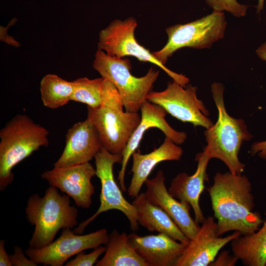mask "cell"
Instances as JSON below:
<instances>
[{
	"instance_id": "obj_26",
	"label": "cell",
	"mask_w": 266,
	"mask_h": 266,
	"mask_svg": "<svg viewBox=\"0 0 266 266\" xmlns=\"http://www.w3.org/2000/svg\"><path fill=\"white\" fill-rule=\"evenodd\" d=\"M106 247L100 246L90 253L85 254L82 251L76 257L67 262L66 266H92L97 261L99 257L105 252Z\"/></svg>"
},
{
	"instance_id": "obj_28",
	"label": "cell",
	"mask_w": 266,
	"mask_h": 266,
	"mask_svg": "<svg viewBox=\"0 0 266 266\" xmlns=\"http://www.w3.org/2000/svg\"><path fill=\"white\" fill-rule=\"evenodd\" d=\"M238 258L233 254L231 255L229 251H223L221 252L218 257L215 259L209 266H233Z\"/></svg>"
},
{
	"instance_id": "obj_3",
	"label": "cell",
	"mask_w": 266,
	"mask_h": 266,
	"mask_svg": "<svg viewBox=\"0 0 266 266\" xmlns=\"http://www.w3.org/2000/svg\"><path fill=\"white\" fill-rule=\"evenodd\" d=\"M124 104L115 85L104 78L100 105L87 106V118L95 126L102 146L114 154H122L140 123L137 112L123 111Z\"/></svg>"
},
{
	"instance_id": "obj_5",
	"label": "cell",
	"mask_w": 266,
	"mask_h": 266,
	"mask_svg": "<svg viewBox=\"0 0 266 266\" xmlns=\"http://www.w3.org/2000/svg\"><path fill=\"white\" fill-rule=\"evenodd\" d=\"M48 131L29 116L17 115L0 131V190L13 181V167L40 147L49 144Z\"/></svg>"
},
{
	"instance_id": "obj_27",
	"label": "cell",
	"mask_w": 266,
	"mask_h": 266,
	"mask_svg": "<svg viewBox=\"0 0 266 266\" xmlns=\"http://www.w3.org/2000/svg\"><path fill=\"white\" fill-rule=\"evenodd\" d=\"M14 252L9 255L10 260L12 266H36L31 259H28L25 255V253L23 249L18 246L14 247Z\"/></svg>"
},
{
	"instance_id": "obj_31",
	"label": "cell",
	"mask_w": 266,
	"mask_h": 266,
	"mask_svg": "<svg viewBox=\"0 0 266 266\" xmlns=\"http://www.w3.org/2000/svg\"><path fill=\"white\" fill-rule=\"evenodd\" d=\"M5 243L4 240H0V266H12L9 255L7 253L4 247Z\"/></svg>"
},
{
	"instance_id": "obj_30",
	"label": "cell",
	"mask_w": 266,
	"mask_h": 266,
	"mask_svg": "<svg viewBox=\"0 0 266 266\" xmlns=\"http://www.w3.org/2000/svg\"><path fill=\"white\" fill-rule=\"evenodd\" d=\"M250 153L252 156L255 154L263 159H266V140L254 142L251 146Z\"/></svg>"
},
{
	"instance_id": "obj_20",
	"label": "cell",
	"mask_w": 266,
	"mask_h": 266,
	"mask_svg": "<svg viewBox=\"0 0 266 266\" xmlns=\"http://www.w3.org/2000/svg\"><path fill=\"white\" fill-rule=\"evenodd\" d=\"M132 204L136 209L137 222L141 226L149 231L164 233L176 240L189 244L190 239L164 210L147 199L144 193H139Z\"/></svg>"
},
{
	"instance_id": "obj_34",
	"label": "cell",
	"mask_w": 266,
	"mask_h": 266,
	"mask_svg": "<svg viewBox=\"0 0 266 266\" xmlns=\"http://www.w3.org/2000/svg\"></svg>"
},
{
	"instance_id": "obj_7",
	"label": "cell",
	"mask_w": 266,
	"mask_h": 266,
	"mask_svg": "<svg viewBox=\"0 0 266 266\" xmlns=\"http://www.w3.org/2000/svg\"><path fill=\"white\" fill-rule=\"evenodd\" d=\"M226 26L223 11L213 10L211 14L195 21L166 28V43L162 49L152 53L165 65L176 51L183 47L209 48L215 42L224 37Z\"/></svg>"
},
{
	"instance_id": "obj_15",
	"label": "cell",
	"mask_w": 266,
	"mask_h": 266,
	"mask_svg": "<svg viewBox=\"0 0 266 266\" xmlns=\"http://www.w3.org/2000/svg\"><path fill=\"white\" fill-rule=\"evenodd\" d=\"M144 193L152 203L161 208L190 240L197 234L200 227L191 216L190 204L177 200L168 192L163 171L159 170L153 178L147 179Z\"/></svg>"
},
{
	"instance_id": "obj_24",
	"label": "cell",
	"mask_w": 266,
	"mask_h": 266,
	"mask_svg": "<svg viewBox=\"0 0 266 266\" xmlns=\"http://www.w3.org/2000/svg\"><path fill=\"white\" fill-rule=\"evenodd\" d=\"M103 80L102 77L94 79L82 77L73 81L71 100L85 103L93 108L99 107L102 100Z\"/></svg>"
},
{
	"instance_id": "obj_21",
	"label": "cell",
	"mask_w": 266,
	"mask_h": 266,
	"mask_svg": "<svg viewBox=\"0 0 266 266\" xmlns=\"http://www.w3.org/2000/svg\"><path fill=\"white\" fill-rule=\"evenodd\" d=\"M96 266H148L129 240L126 232L114 230L109 234L103 257Z\"/></svg>"
},
{
	"instance_id": "obj_33",
	"label": "cell",
	"mask_w": 266,
	"mask_h": 266,
	"mask_svg": "<svg viewBox=\"0 0 266 266\" xmlns=\"http://www.w3.org/2000/svg\"><path fill=\"white\" fill-rule=\"evenodd\" d=\"M264 0H258V3L257 6V12L260 13L264 8Z\"/></svg>"
},
{
	"instance_id": "obj_1",
	"label": "cell",
	"mask_w": 266,
	"mask_h": 266,
	"mask_svg": "<svg viewBox=\"0 0 266 266\" xmlns=\"http://www.w3.org/2000/svg\"><path fill=\"white\" fill-rule=\"evenodd\" d=\"M206 190L217 220L218 235L230 231L250 234L262 225L261 214L253 211L252 184L245 175L217 172L213 184Z\"/></svg>"
},
{
	"instance_id": "obj_11",
	"label": "cell",
	"mask_w": 266,
	"mask_h": 266,
	"mask_svg": "<svg viewBox=\"0 0 266 266\" xmlns=\"http://www.w3.org/2000/svg\"><path fill=\"white\" fill-rule=\"evenodd\" d=\"M108 237L105 229L85 235L76 234L69 228L64 229L59 237L50 244L39 249L28 248L25 253L37 265L62 266L73 255L106 244Z\"/></svg>"
},
{
	"instance_id": "obj_13",
	"label": "cell",
	"mask_w": 266,
	"mask_h": 266,
	"mask_svg": "<svg viewBox=\"0 0 266 266\" xmlns=\"http://www.w3.org/2000/svg\"><path fill=\"white\" fill-rule=\"evenodd\" d=\"M196 236L191 239L175 266H207L215 259L220 250L228 243L241 235L234 231L221 237L217 233L214 217L205 218Z\"/></svg>"
},
{
	"instance_id": "obj_19",
	"label": "cell",
	"mask_w": 266,
	"mask_h": 266,
	"mask_svg": "<svg viewBox=\"0 0 266 266\" xmlns=\"http://www.w3.org/2000/svg\"><path fill=\"white\" fill-rule=\"evenodd\" d=\"M182 154V148L167 137L160 147L148 154H141L135 151L132 154L131 172L133 175L128 189L129 196L135 198L139 194L142 186L158 163L165 161H179Z\"/></svg>"
},
{
	"instance_id": "obj_12",
	"label": "cell",
	"mask_w": 266,
	"mask_h": 266,
	"mask_svg": "<svg viewBox=\"0 0 266 266\" xmlns=\"http://www.w3.org/2000/svg\"><path fill=\"white\" fill-rule=\"evenodd\" d=\"M96 168L89 162L46 170L41 175L50 186L72 198L78 207L89 208L92 203L95 187L91 182Z\"/></svg>"
},
{
	"instance_id": "obj_8",
	"label": "cell",
	"mask_w": 266,
	"mask_h": 266,
	"mask_svg": "<svg viewBox=\"0 0 266 266\" xmlns=\"http://www.w3.org/2000/svg\"><path fill=\"white\" fill-rule=\"evenodd\" d=\"M137 26L136 19L132 17L124 20L112 21L100 32L98 49L111 56L118 58L133 56L141 62L154 64L165 71L173 80L185 87L189 82L188 77L168 69L149 50L138 43L134 36Z\"/></svg>"
},
{
	"instance_id": "obj_6",
	"label": "cell",
	"mask_w": 266,
	"mask_h": 266,
	"mask_svg": "<svg viewBox=\"0 0 266 266\" xmlns=\"http://www.w3.org/2000/svg\"><path fill=\"white\" fill-rule=\"evenodd\" d=\"M93 68L112 82L122 99L125 111L137 112L157 80L159 71L150 68L143 76L137 77L130 72L132 66L128 58H118L98 49L93 63Z\"/></svg>"
},
{
	"instance_id": "obj_32",
	"label": "cell",
	"mask_w": 266,
	"mask_h": 266,
	"mask_svg": "<svg viewBox=\"0 0 266 266\" xmlns=\"http://www.w3.org/2000/svg\"><path fill=\"white\" fill-rule=\"evenodd\" d=\"M256 52L261 59L266 62V41L259 47Z\"/></svg>"
},
{
	"instance_id": "obj_10",
	"label": "cell",
	"mask_w": 266,
	"mask_h": 266,
	"mask_svg": "<svg viewBox=\"0 0 266 266\" xmlns=\"http://www.w3.org/2000/svg\"><path fill=\"white\" fill-rule=\"evenodd\" d=\"M184 88L174 80L169 81L165 90L150 92L146 100L182 122L210 128L214 124L207 117L209 113L203 102L197 98V87L189 84Z\"/></svg>"
},
{
	"instance_id": "obj_9",
	"label": "cell",
	"mask_w": 266,
	"mask_h": 266,
	"mask_svg": "<svg viewBox=\"0 0 266 266\" xmlns=\"http://www.w3.org/2000/svg\"><path fill=\"white\" fill-rule=\"evenodd\" d=\"M96 175L100 179L101 193L100 205L97 212L90 218L78 225L74 230L77 234L82 233L85 228L100 214L109 210H119L123 213L130 223L133 231L138 229L137 212L134 206L129 203L122 195L121 190L115 181L113 166L122 163V154L111 153L103 146L95 157Z\"/></svg>"
},
{
	"instance_id": "obj_23",
	"label": "cell",
	"mask_w": 266,
	"mask_h": 266,
	"mask_svg": "<svg viewBox=\"0 0 266 266\" xmlns=\"http://www.w3.org/2000/svg\"><path fill=\"white\" fill-rule=\"evenodd\" d=\"M40 91L44 105L56 109L71 100L73 81H68L56 74H48L40 81Z\"/></svg>"
},
{
	"instance_id": "obj_22",
	"label": "cell",
	"mask_w": 266,
	"mask_h": 266,
	"mask_svg": "<svg viewBox=\"0 0 266 266\" xmlns=\"http://www.w3.org/2000/svg\"><path fill=\"white\" fill-rule=\"evenodd\" d=\"M233 254L246 266H266V219L252 234L239 236L231 242Z\"/></svg>"
},
{
	"instance_id": "obj_17",
	"label": "cell",
	"mask_w": 266,
	"mask_h": 266,
	"mask_svg": "<svg viewBox=\"0 0 266 266\" xmlns=\"http://www.w3.org/2000/svg\"><path fill=\"white\" fill-rule=\"evenodd\" d=\"M128 238L148 266H175L188 245L162 233L140 236L133 232Z\"/></svg>"
},
{
	"instance_id": "obj_18",
	"label": "cell",
	"mask_w": 266,
	"mask_h": 266,
	"mask_svg": "<svg viewBox=\"0 0 266 266\" xmlns=\"http://www.w3.org/2000/svg\"><path fill=\"white\" fill-rule=\"evenodd\" d=\"M210 159L204 151L197 154L195 160L198 164L194 174L189 175L186 172L179 173L172 179L167 190L175 199L190 204L194 212L195 220L198 224L202 223L205 218L199 201L205 187V182L208 180L206 168Z\"/></svg>"
},
{
	"instance_id": "obj_2",
	"label": "cell",
	"mask_w": 266,
	"mask_h": 266,
	"mask_svg": "<svg viewBox=\"0 0 266 266\" xmlns=\"http://www.w3.org/2000/svg\"><path fill=\"white\" fill-rule=\"evenodd\" d=\"M26 218L34 226L29 248L39 249L51 243L61 229H71L77 224L78 211L71 205L70 197L62 195L58 189L50 186L41 197L34 194L28 199Z\"/></svg>"
},
{
	"instance_id": "obj_16",
	"label": "cell",
	"mask_w": 266,
	"mask_h": 266,
	"mask_svg": "<svg viewBox=\"0 0 266 266\" xmlns=\"http://www.w3.org/2000/svg\"><path fill=\"white\" fill-rule=\"evenodd\" d=\"M102 145L97 129L87 119L74 124L66 135V145L54 167L89 162L100 150Z\"/></svg>"
},
{
	"instance_id": "obj_4",
	"label": "cell",
	"mask_w": 266,
	"mask_h": 266,
	"mask_svg": "<svg viewBox=\"0 0 266 266\" xmlns=\"http://www.w3.org/2000/svg\"><path fill=\"white\" fill-rule=\"evenodd\" d=\"M224 86L214 82L211 92L218 111V120L215 124L204 133L207 142L204 151L210 158L222 161L233 174H240L244 170L245 165L239 160L238 154L242 143L249 141L252 135L248 131L245 122L236 119L227 113L224 101Z\"/></svg>"
},
{
	"instance_id": "obj_14",
	"label": "cell",
	"mask_w": 266,
	"mask_h": 266,
	"mask_svg": "<svg viewBox=\"0 0 266 266\" xmlns=\"http://www.w3.org/2000/svg\"><path fill=\"white\" fill-rule=\"evenodd\" d=\"M140 110V123L133 133L122 153L123 159L118 180L121 190L124 192L127 190L125 184V175L127 163L131 155L137 148L146 130L151 128H158L162 131L166 137L177 145L183 143L187 138L185 132L177 131L167 123L165 119L167 113L161 106L146 100L142 105Z\"/></svg>"
},
{
	"instance_id": "obj_25",
	"label": "cell",
	"mask_w": 266,
	"mask_h": 266,
	"mask_svg": "<svg viewBox=\"0 0 266 266\" xmlns=\"http://www.w3.org/2000/svg\"><path fill=\"white\" fill-rule=\"evenodd\" d=\"M213 10L226 11L237 18L244 16L248 6L239 3L237 0H205Z\"/></svg>"
},
{
	"instance_id": "obj_29",
	"label": "cell",
	"mask_w": 266,
	"mask_h": 266,
	"mask_svg": "<svg viewBox=\"0 0 266 266\" xmlns=\"http://www.w3.org/2000/svg\"><path fill=\"white\" fill-rule=\"evenodd\" d=\"M17 21L15 18H13L9 22V24L6 27L0 26V39L1 41L6 42L7 44L11 46L18 47L21 46V44L14 39V38L8 35L7 33L8 28L14 24Z\"/></svg>"
}]
</instances>
